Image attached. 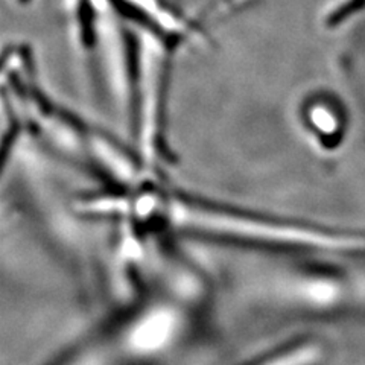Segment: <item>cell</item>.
Returning a JSON list of instances; mask_svg holds the SVG:
<instances>
[{"mask_svg":"<svg viewBox=\"0 0 365 365\" xmlns=\"http://www.w3.org/2000/svg\"><path fill=\"white\" fill-rule=\"evenodd\" d=\"M365 8V0H349L344 5L336 8L330 17L327 19V26H336L341 21H344L350 16L356 14L358 11Z\"/></svg>","mask_w":365,"mask_h":365,"instance_id":"cell-1","label":"cell"}]
</instances>
